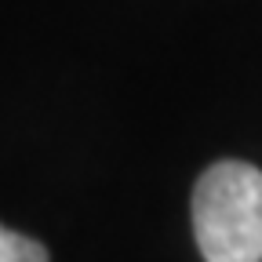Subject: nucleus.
<instances>
[{
  "label": "nucleus",
  "instance_id": "nucleus-2",
  "mask_svg": "<svg viewBox=\"0 0 262 262\" xmlns=\"http://www.w3.org/2000/svg\"><path fill=\"white\" fill-rule=\"evenodd\" d=\"M0 262H51L48 248L26 233H15L0 222Z\"/></svg>",
  "mask_w": 262,
  "mask_h": 262
},
{
  "label": "nucleus",
  "instance_id": "nucleus-1",
  "mask_svg": "<svg viewBox=\"0 0 262 262\" xmlns=\"http://www.w3.org/2000/svg\"><path fill=\"white\" fill-rule=\"evenodd\" d=\"M193 237L204 262H262V171L215 160L193 186Z\"/></svg>",
  "mask_w": 262,
  "mask_h": 262
}]
</instances>
